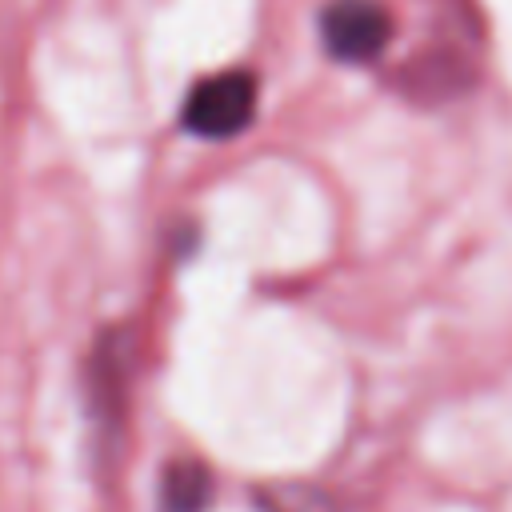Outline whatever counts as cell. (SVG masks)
<instances>
[{"label":"cell","instance_id":"1","mask_svg":"<svg viewBox=\"0 0 512 512\" xmlns=\"http://www.w3.org/2000/svg\"><path fill=\"white\" fill-rule=\"evenodd\" d=\"M256 116V76L228 68L196 80L180 104V128L196 140H232Z\"/></svg>","mask_w":512,"mask_h":512},{"label":"cell","instance_id":"2","mask_svg":"<svg viewBox=\"0 0 512 512\" xmlns=\"http://www.w3.org/2000/svg\"><path fill=\"white\" fill-rule=\"evenodd\" d=\"M320 40L340 64H376L392 40V12L380 0H328Z\"/></svg>","mask_w":512,"mask_h":512},{"label":"cell","instance_id":"3","mask_svg":"<svg viewBox=\"0 0 512 512\" xmlns=\"http://www.w3.org/2000/svg\"><path fill=\"white\" fill-rule=\"evenodd\" d=\"M128 384V348L120 332H108L84 368V400H88V420L96 428V436H116L120 420H124V388Z\"/></svg>","mask_w":512,"mask_h":512},{"label":"cell","instance_id":"4","mask_svg":"<svg viewBox=\"0 0 512 512\" xmlns=\"http://www.w3.org/2000/svg\"><path fill=\"white\" fill-rule=\"evenodd\" d=\"M212 472L200 460H172L156 488L160 512H208L212 508Z\"/></svg>","mask_w":512,"mask_h":512},{"label":"cell","instance_id":"5","mask_svg":"<svg viewBox=\"0 0 512 512\" xmlns=\"http://www.w3.org/2000/svg\"><path fill=\"white\" fill-rule=\"evenodd\" d=\"M260 504L268 512H336L328 492L300 488V484H288V488H276V492H260Z\"/></svg>","mask_w":512,"mask_h":512}]
</instances>
